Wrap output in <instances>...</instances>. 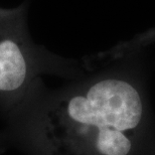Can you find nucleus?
I'll return each instance as SVG.
<instances>
[{
	"label": "nucleus",
	"mask_w": 155,
	"mask_h": 155,
	"mask_svg": "<svg viewBox=\"0 0 155 155\" xmlns=\"http://www.w3.org/2000/svg\"><path fill=\"white\" fill-rule=\"evenodd\" d=\"M147 121L139 90L105 78L51 104L40 120L39 139L45 155H136Z\"/></svg>",
	"instance_id": "f257e3e1"
},
{
	"label": "nucleus",
	"mask_w": 155,
	"mask_h": 155,
	"mask_svg": "<svg viewBox=\"0 0 155 155\" xmlns=\"http://www.w3.org/2000/svg\"><path fill=\"white\" fill-rule=\"evenodd\" d=\"M23 12L0 8V93L19 91L30 77Z\"/></svg>",
	"instance_id": "f03ea898"
}]
</instances>
